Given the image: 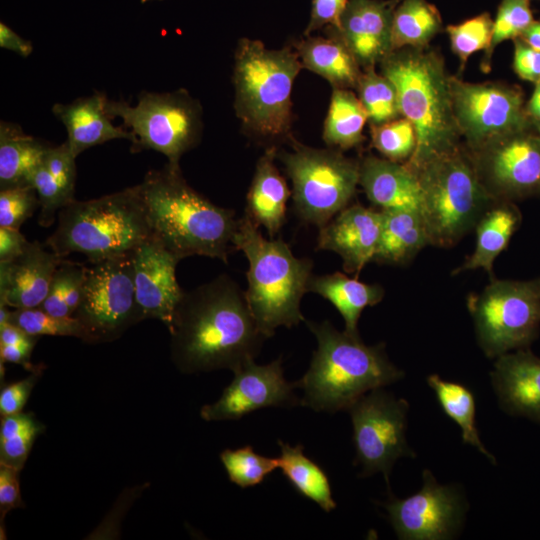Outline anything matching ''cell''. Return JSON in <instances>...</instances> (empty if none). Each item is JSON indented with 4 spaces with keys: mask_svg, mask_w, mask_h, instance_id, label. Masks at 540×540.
I'll return each mask as SVG.
<instances>
[{
    "mask_svg": "<svg viewBox=\"0 0 540 540\" xmlns=\"http://www.w3.org/2000/svg\"><path fill=\"white\" fill-rule=\"evenodd\" d=\"M521 221V211L512 201L495 200L474 228L476 243L473 253L453 273L482 268L493 279V263L507 247Z\"/></svg>",
    "mask_w": 540,
    "mask_h": 540,
    "instance_id": "484cf974",
    "label": "cell"
},
{
    "mask_svg": "<svg viewBox=\"0 0 540 540\" xmlns=\"http://www.w3.org/2000/svg\"><path fill=\"white\" fill-rule=\"evenodd\" d=\"M275 147L268 148L259 158L246 197L245 213L257 226H263L273 238L286 221L290 190L275 166Z\"/></svg>",
    "mask_w": 540,
    "mask_h": 540,
    "instance_id": "d4e9b609",
    "label": "cell"
},
{
    "mask_svg": "<svg viewBox=\"0 0 540 540\" xmlns=\"http://www.w3.org/2000/svg\"><path fill=\"white\" fill-rule=\"evenodd\" d=\"M307 292L316 293L334 305L344 319L345 331L352 335H359L362 311L381 302L385 293L379 284L364 283L341 272L312 275Z\"/></svg>",
    "mask_w": 540,
    "mask_h": 540,
    "instance_id": "83f0119b",
    "label": "cell"
},
{
    "mask_svg": "<svg viewBox=\"0 0 540 540\" xmlns=\"http://www.w3.org/2000/svg\"><path fill=\"white\" fill-rule=\"evenodd\" d=\"M398 0H349L338 27L330 28L360 67L374 68L392 52V18Z\"/></svg>",
    "mask_w": 540,
    "mask_h": 540,
    "instance_id": "d6986e66",
    "label": "cell"
},
{
    "mask_svg": "<svg viewBox=\"0 0 540 540\" xmlns=\"http://www.w3.org/2000/svg\"><path fill=\"white\" fill-rule=\"evenodd\" d=\"M520 38L540 51V20H534Z\"/></svg>",
    "mask_w": 540,
    "mask_h": 540,
    "instance_id": "9f6ffc18",
    "label": "cell"
},
{
    "mask_svg": "<svg viewBox=\"0 0 540 540\" xmlns=\"http://www.w3.org/2000/svg\"><path fill=\"white\" fill-rule=\"evenodd\" d=\"M382 228V211L361 204L347 206L319 228L317 249L333 251L343 269L356 276L373 261Z\"/></svg>",
    "mask_w": 540,
    "mask_h": 540,
    "instance_id": "ffe728a7",
    "label": "cell"
},
{
    "mask_svg": "<svg viewBox=\"0 0 540 540\" xmlns=\"http://www.w3.org/2000/svg\"><path fill=\"white\" fill-rule=\"evenodd\" d=\"M427 383L434 391L444 413L461 429L463 443L472 445L492 464L496 458L483 445L476 427V405L472 391L465 385L442 379L437 374L427 377Z\"/></svg>",
    "mask_w": 540,
    "mask_h": 540,
    "instance_id": "836d02e7",
    "label": "cell"
},
{
    "mask_svg": "<svg viewBox=\"0 0 540 540\" xmlns=\"http://www.w3.org/2000/svg\"><path fill=\"white\" fill-rule=\"evenodd\" d=\"M51 145L24 132L20 125L0 122V190L28 186Z\"/></svg>",
    "mask_w": 540,
    "mask_h": 540,
    "instance_id": "f546056e",
    "label": "cell"
},
{
    "mask_svg": "<svg viewBox=\"0 0 540 540\" xmlns=\"http://www.w3.org/2000/svg\"><path fill=\"white\" fill-rule=\"evenodd\" d=\"M294 47L304 68L322 76L333 88H356L360 65L344 42L332 31L329 37L305 36Z\"/></svg>",
    "mask_w": 540,
    "mask_h": 540,
    "instance_id": "4316f807",
    "label": "cell"
},
{
    "mask_svg": "<svg viewBox=\"0 0 540 540\" xmlns=\"http://www.w3.org/2000/svg\"><path fill=\"white\" fill-rule=\"evenodd\" d=\"M151 235L136 185L96 199L72 200L59 211L46 244L63 258L76 252L93 263L132 253Z\"/></svg>",
    "mask_w": 540,
    "mask_h": 540,
    "instance_id": "8992f818",
    "label": "cell"
},
{
    "mask_svg": "<svg viewBox=\"0 0 540 540\" xmlns=\"http://www.w3.org/2000/svg\"><path fill=\"white\" fill-rule=\"evenodd\" d=\"M368 120L360 99L349 89L333 88L324 122L323 139L330 147L346 150L362 143Z\"/></svg>",
    "mask_w": 540,
    "mask_h": 540,
    "instance_id": "1f68e13d",
    "label": "cell"
},
{
    "mask_svg": "<svg viewBox=\"0 0 540 540\" xmlns=\"http://www.w3.org/2000/svg\"><path fill=\"white\" fill-rule=\"evenodd\" d=\"M349 0H313L309 23L304 35L324 28H337Z\"/></svg>",
    "mask_w": 540,
    "mask_h": 540,
    "instance_id": "7dc6e473",
    "label": "cell"
},
{
    "mask_svg": "<svg viewBox=\"0 0 540 540\" xmlns=\"http://www.w3.org/2000/svg\"><path fill=\"white\" fill-rule=\"evenodd\" d=\"M29 184L34 187L40 202L38 222L49 227L55 222L56 214L70 203L71 198L42 163L30 177Z\"/></svg>",
    "mask_w": 540,
    "mask_h": 540,
    "instance_id": "b9f144b4",
    "label": "cell"
},
{
    "mask_svg": "<svg viewBox=\"0 0 540 540\" xmlns=\"http://www.w3.org/2000/svg\"><path fill=\"white\" fill-rule=\"evenodd\" d=\"M356 88L371 125L386 123L400 115L394 85L374 68L362 72Z\"/></svg>",
    "mask_w": 540,
    "mask_h": 540,
    "instance_id": "d590c367",
    "label": "cell"
},
{
    "mask_svg": "<svg viewBox=\"0 0 540 540\" xmlns=\"http://www.w3.org/2000/svg\"><path fill=\"white\" fill-rule=\"evenodd\" d=\"M106 95L96 92L70 103H56L52 107L54 116L67 131L65 141L77 158L83 151L115 139L135 143V135L125 126H115L105 111Z\"/></svg>",
    "mask_w": 540,
    "mask_h": 540,
    "instance_id": "603a6c76",
    "label": "cell"
},
{
    "mask_svg": "<svg viewBox=\"0 0 540 540\" xmlns=\"http://www.w3.org/2000/svg\"><path fill=\"white\" fill-rule=\"evenodd\" d=\"M8 323L34 336H72L83 341L85 339V330L77 318L53 316L39 307L11 310Z\"/></svg>",
    "mask_w": 540,
    "mask_h": 540,
    "instance_id": "f35d334b",
    "label": "cell"
},
{
    "mask_svg": "<svg viewBox=\"0 0 540 540\" xmlns=\"http://www.w3.org/2000/svg\"><path fill=\"white\" fill-rule=\"evenodd\" d=\"M467 307L487 357L528 348L540 329V277L493 278L480 293L468 296Z\"/></svg>",
    "mask_w": 540,
    "mask_h": 540,
    "instance_id": "30bf717a",
    "label": "cell"
},
{
    "mask_svg": "<svg viewBox=\"0 0 540 540\" xmlns=\"http://www.w3.org/2000/svg\"><path fill=\"white\" fill-rule=\"evenodd\" d=\"M533 125L535 127V130H536L537 134L540 137V123L539 122H533Z\"/></svg>",
    "mask_w": 540,
    "mask_h": 540,
    "instance_id": "680465c9",
    "label": "cell"
},
{
    "mask_svg": "<svg viewBox=\"0 0 540 540\" xmlns=\"http://www.w3.org/2000/svg\"><path fill=\"white\" fill-rule=\"evenodd\" d=\"M421 489L399 499L390 494L382 505L399 539L444 540L461 528L466 502L455 486L441 485L432 472L422 473Z\"/></svg>",
    "mask_w": 540,
    "mask_h": 540,
    "instance_id": "9a60e30c",
    "label": "cell"
},
{
    "mask_svg": "<svg viewBox=\"0 0 540 540\" xmlns=\"http://www.w3.org/2000/svg\"><path fill=\"white\" fill-rule=\"evenodd\" d=\"M234 245L249 263L245 295L260 332L269 338L278 327L305 321L300 305L313 275L312 260L295 257L282 239L264 238L246 214L238 219Z\"/></svg>",
    "mask_w": 540,
    "mask_h": 540,
    "instance_id": "5b68a950",
    "label": "cell"
},
{
    "mask_svg": "<svg viewBox=\"0 0 540 540\" xmlns=\"http://www.w3.org/2000/svg\"><path fill=\"white\" fill-rule=\"evenodd\" d=\"M381 211L382 228L373 261L394 265L404 264L426 245H430L420 210Z\"/></svg>",
    "mask_w": 540,
    "mask_h": 540,
    "instance_id": "f1b7e54d",
    "label": "cell"
},
{
    "mask_svg": "<svg viewBox=\"0 0 540 540\" xmlns=\"http://www.w3.org/2000/svg\"><path fill=\"white\" fill-rule=\"evenodd\" d=\"M304 68L296 50L267 49L242 38L235 51V111L244 127L269 139L285 137L291 127V93Z\"/></svg>",
    "mask_w": 540,
    "mask_h": 540,
    "instance_id": "52a82bcc",
    "label": "cell"
},
{
    "mask_svg": "<svg viewBox=\"0 0 540 540\" xmlns=\"http://www.w3.org/2000/svg\"><path fill=\"white\" fill-rule=\"evenodd\" d=\"M306 324L317 349L307 372L295 382L304 393L300 405L318 412L347 410L369 391L404 377L389 360L383 343L366 345L359 335L340 332L329 321Z\"/></svg>",
    "mask_w": 540,
    "mask_h": 540,
    "instance_id": "3957f363",
    "label": "cell"
},
{
    "mask_svg": "<svg viewBox=\"0 0 540 540\" xmlns=\"http://www.w3.org/2000/svg\"><path fill=\"white\" fill-rule=\"evenodd\" d=\"M413 171L421 187L420 213L430 245L454 246L495 201L481 181L473 156L460 146Z\"/></svg>",
    "mask_w": 540,
    "mask_h": 540,
    "instance_id": "ba28073f",
    "label": "cell"
},
{
    "mask_svg": "<svg viewBox=\"0 0 540 540\" xmlns=\"http://www.w3.org/2000/svg\"><path fill=\"white\" fill-rule=\"evenodd\" d=\"M40 208L33 186L0 190V227L19 229Z\"/></svg>",
    "mask_w": 540,
    "mask_h": 540,
    "instance_id": "7bdbcfd3",
    "label": "cell"
},
{
    "mask_svg": "<svg viewBox=\"0 0 540 540\" xmlns=\"http://www.w3.org/2000/svg\"><path fill=\"white\" fill-rule=\"evenodd\" d=\"M63 260L38 241L29 242L16 259L0 263V303L13 309L39 307Z\"/></svg>",
    "mask_w": 540,
    "mask_h": 540,
    "instance_id": "44dd1931",
    "label": "cell"
},
{
    "mask_svg": "<svg viewBox=\"0 0 540 540\" xmlns=\"http://www.w3.org/2000/svg\"><path fill=\"white\" fill-rule=\"evenodd\" d=\"M132 253L86 267L80 301L73 314L85 330V342L112 341L143 320L136 300Z\"/></svg>",
    "mask_w": 540,
    "mask_h": 540,
    "instance_id": "7c38bea8",
    "label": "cell"
},
{
    "mask_svg": "<svg viewBox=\"0 0 540 540\" xmlns=\"http://www.w3.org/2000/svg\"><path fill=\"white\" fill-rule=\"evenodd\" d=\"M278 444L281 449L279 468L292 487L325 512L334 510L336 502L326 472L304 454L302 445L291 446L281 440Z\"/></svg>",
    "mask_w": 540,
    "mask_h": 540,
    "instance_id": "4dcf8cb0",
    "label": "cell"
},
{
    "mask_svg": "<svg viewBox=\"0 0 540 540\" xmlns=\"http://www.w3.org/2000/svg\"><path fill=\"white\" fill-rule=\"evenodd\" d=\"M105 111L111 119L120 118L135 135L131 151H157L174 166H180L181 157L201 138V106L183 89L164 93L142 91L135 105L107 98Z\"/></svg>",
    "mask_w": 540,
    "mask_h": 540,
    "instance_id": "9c48e42d",
    "label": "cell"
},
{
    "mask_svg": "<svg viewBox=\"0 0 540 540\" xmlns=\"http://www.w3.org/2000/svg\"><path fill=\"white\" fill-rule=\"evenodd\" d=\"M76 157L72 154L66 142L59 146H50L43 164L61 185L63 190L74 198L77 177Z\"/></svg>",
    "mask_w": 540,
    "mask_h": 540,
    "instance_id": "ee69618b",
    "label": "cell"
},
{
    "mask_svg": "<svg viewBox=\"0 0 540 540\" xmlns=\"http://www.w3.org/2000/svg\"><path fill=\"white\" fill-rule=\"evenodd\" d=\"M292 151L277 153L293 185L299 218L323 227L349 206L359 184V162L338 149H318L298 142Z\"/></svg>",
    "mask_w": 540,
    "mask_h": 540,
    "instance_id": "8fae6325",
    "label": "cell"
},
{
    "mask_svg": "<svg viewBox=\"0 0 540 540\" xmlns=\"http://www.w3.org/2000/svg\"><path fill=\"white\" fill-rule=\"evenodd\" d=\"M371 142L386 159L407 162L416 148V133L406 118L394 119L383 124L371 125Z\"/></svg>",
    "mask_w": 540,
    "mask_h": 540,
    "instance_id": "ab89813d",
    "label": "cell"
},
{
    "mask_svg": "<svg viewBox=\"0 0 540 540\" xmlns=\"http://www.w3.org/2000/svg\"><path fill=\"white\" fill-rule=\"evenodd\" d=\"M7 307V305L0 303V325L8 323L11 310Z\"/></svg>",
    "mask_w": 540,
    "mask_h": 540,
    "instance_id": "6f0895ef",
    "label": "cell"
},
{
    "mask_svg": "<svg viewBox=\"0 0 540 540\" xmlns=\"http://www.w3.org/2000/svg\"><path fill=\"white\" fill-rule=\"evenodd\" d=\"M136 300L143 319L152 318L169 328L185 291L176 280L180 259L151 235L132 253Z\"/></svg>",
    "mask_w": 540,
    "mask_h": 540,
    "instance_id": "ac0fdd59",
    "label": "cell"
},
{
    "mask_svg": "<svg viewBox=\"0 0 540 540\" xmlns=\"http://www.w3.org/2000/svg\"><path fill=\"white\" fill-rule=\"evenodd\" d=\"M152 235L180 260L205 256L228 263L236 250L238 219L215 205L184 179L180 166L168 162L149 171L138 184Z\"/></svg>",
    "mask_w": 540,
    "mask_h": 540,
    "instance_id": "7a4b0ae2",
    "label": "cell"
},
{
    "mask_svg": "<svg viewBox=\"0 0 540 540\" xmlns=\"http://www.w3.org/2000/svg\"><path fill=\"white\" fill-rule=\"evenodd\" d=\"M74 263L63 260L51 280L46 298L39 308L57 317L72 316L65 302Z\"/></svg>",
    "mask_w": 540,
    "mask_h": 540,
    "instance_id": "f6af8a7d",
    "label": "cell"
},
{
    "mask_svg": "<svg viewBox=\"0 0 540 540\" xmlns=\"http://www.w3.org/2000/svg\"><path fill=\"white\" fill-rule=\"evenodd\" d=\"M35 344L2 345L0 344V360L3 363L10 362L22 365L25 369L34 372L40 368L30 363V356Z\"/></svg>",
    "mask_w": 540,
    "mask_h": 540,
    "instance_id": "816d5d0a",
    "label": "cell"
},
{
    "mask_svg": "<svg viewBox=\"0 0 540 540\" xmlns=\"http://www.w3.org/2000/svg\"><path fill=\"white\" fill-rule=\"evenodd\" d=\"M18 470L0 464V515L1 521L12 509L24 507L21 498Z\"/></svg>",
    "mask_w": 540,
    "mask_h": 540,
    "instance_id": "681fc988",
    "label": "cell"
},
{
    "mask_svg": "<svg viewBox=\"0 0 540 540\" xmlns=\"http://www.w3.org/2000/svg\"><path fill=\"white\" fill-rule=\"evenodd\" d=\"M148 1H152V0H142V2H148Z\"/></svg>",
    "mask_w": 540,
    "mask_h": 540,
    "instance_id": "91938a15",
    "label": "cell"
},
{
    "mask_svg": "<svg viewBox=\"0 0 540 540\" xmlns=\"http://www.w3.org/2000/svg\"><path fill=\"white\" fill-rule=\"evenodd\" d=\"M168 330L171 359L184 373L234 371L254 360L267 339L245 292L226 274L184 292Z\"/></svg>",
    "mask_w": 540,
    "mask_h": 540,
    "instance_id": "6da1fadb",
    "label": "cell"
},
{
    "mask_svg": "<svg viewBox=\"0 0 540 540\" xmlns=\"http://www.w3.org/2000/svg\"><path fill=\"white\" fill-rule=\"evenodd\" d=\"M359 184L381 210H420L419 179L406 164L368 155L359 162Z\"/></svg>",
    "mask_w": 540,
    "mask_h": 540,
    "instance_id": "cb8c5ba5",
    "label": "cell"
},
{
    "mask_svg": "<svg viewBox=\"0 0 540 540\" xmlns=\"http://www.w3.org/2000/svg\"><path fill=\"white\" fill-rule=\"evenodd\" d=\"M514 41L513 69L519 78L531 83L540 82V51L520 37Z\"/></svg>",
    "mask_w": 540,
    "mask_h": 540,
    "instance_id": "c3c4849f",
    "label": "cell"
},
{
    "mask_svg": "<svg viewBox=\"0 0 540 540\" xmlns=\"http://www.w3.org/2000/svg\"><path fill=\"white\" fill-rule=\"evenodd\" d=\"M495 394L504 411L540 423V358L528 348L496 358L491 372Z\"/></svg>",
    "mask_w": 540,
    "mask_h": 540,
    "instance_id": "7402d4cb",
    "label": "cell"
},
{
    "mask_svg": "<svg viewBox=\"0 0 540 540\" xmlns=\"http://www.w3.org/2000/svg\"><path fill=\"white\" fill-rule=\"evenodd\" d=\"M379 64L381 74L396 89L400 115L415 129L416 148L405 164L415 170L459 147L450 76L441 55L426 47H405L390 52Z\"/></svg>",
    "mask_w": 540,
    "mask_h": 540,
    "instance_id": "277c9868",
    "label": "cell"
},
{
    "mask_svg": "<svg viewBox=\"0 0 540 540\" xmlns=\"http://www.w3.org/2000/svg\"><path fill=\"white\" fill-rule=\"evenodd\" d=\"M526 111L533 122L540 123V82L535 84L533 93L526 104Z\"/></svg>",
    "mask_w": 540,
    "mask_h": 540,
    "instance_id": "11a10c76",
    "label": "cell"
},
{
    "mask_svg": "<svg viewBox=\"0 0 540 540\" xmlns=\"http://www.w3.org/2000/svg\"><path fill=\"white\" fill-rule=\"evenodd\" d=\"M43 429V425L28 413L1 416L0 464L21 471L34 440Z\"/></svg>",
    "mask_w": 540,
    "mask_h": 540,
    "instance_id": "e575fe53",
    "label": "cell"
},
{
    "mask_svg": "<svg viewBox=\"0 0 540 540\" xmlns=\"http://www.w3.org/2000/svg\"><path fill=\"white\" fill-rule=\"evenodd\" d=\"M493 22L488 13H483L460 24L447 26L450 46L460 60L461 69L472 54L489 47Z\"/></svg>",
    "mask_w": 540,
    "mask_h": 540,
    "instance_id": "60d3db41",
    "label": "cell"
},
{
    "mask_svg": "<svg viewBox=\"0 0 540 540\" xmlns=\"http://www.w3.org/2000/svg\"><path fill=\"white\" fill-rule=\"evenodd\" d=\"M40 370L31 372L26 378L6 385L0 393V414L8 416L22 412L33 387L35 386Z\"/></svg>",
    "mask_w": 540,
    "mask_h": 540,
    "instance_id": "bcb514c9",
    "label": "cell"
},
{
    "mask_svg": "<svg viewBox=\"0 0 540 540\" xmlns=\"http://www.w3.org/2000/svg\"><path fill=\"white\" fill-rule=\"evenodd\" d=\"M37 339L38 336L28 334L14 324L0 325V344L2 345L36 344Z\"/></svg>",
    "mask_w": 540,
    "mask_h": 540,
    "instance_id": "db71d44e",
    "label": "cell"
},
{
    "mask_svg": "<svg viewBox=\"0 0 540 540\" xmlns=\"http://www.w3.org/2000/svg\"><path fill=\"white\" fill-rule=\"evenodd\" d=\"M0 47L22 57H28L33 51V45L30 41L22 38L3 22L0 23Z\"/></svg>",
    "mask_w": 540,
    "mask_h": 540,
    "instance_id": "f5cc1de1",
    "label": "cell"
},
{
    "mask_svg": "<svg viewBox=\"0 0 540 540\" xmlns=\"http://www.w3.org/2000/svg\"><path fill=\"white\" fill-rule=\"evenodd\" d=\"M409 403L383 388L369 391L347 411L353 427L356 463L360 476L381 472L387 484L395 462L401 457H416L407 444L406 428Z\"/></svg>",
    "mask_w": 540,
    "mask_h": 540,
    "instance_id": "5bb4252c",
    "label": "cell"
},
{
    "mask_svg": "<svg viewBox=\"0 0 540 540\" xmlns=\"http://www.w3.org/2000/svg\"><path fill=\"white\" fill-rule=\"evenodd\" d=\"M473 159L485 188L495 200L540 194V137L530 130L497 140Z\"/></svg>",
    "mask_w": 540,
    "mask_h": 540,
    "instance_id": "2e32d148",
    "label": "cell"
},
{
    "mask_svg": "<svg viewBox=\"0 0 540 540\" xmlns=\"http://www.w3.org/2000/svg\"><path fill=\"white\" fill-rule=\"evenodd\" d=\"M453 113L472 152L502 138L529 131L533 121L520 88L502 83H470L450 76Z\"/></svg>",
    "mask_w": 540,
    "mask_h": 540,
    "instance_id": "4fadbf2b",
    "label": "cell"
},
{
    "mask_svg": "<svg viewBox=\"0 0 540 540\" xmlns=\"http://www.w3.org/2000/svg\"><path fill=\"white\" fill-rule=\"evenodd\" d=\"M29 241L19 229L0 227V263H8L20 256Z\"/></svg>",
    "mask_w": 540,
    "mask_h": 540,
    "instance_id": "f907efd6",
    "label": "cell"
},
{
    "mask_svg": "<svg viewBox=\"0 0 540 540\" xmlns=\"http://www.w3.org/2000/svg\"><path fill=\"white\" fill-rule=\"evenodd\" d=\"M392 18V51L426 47L442 30L437 8L426 0H398Z\"/></svg>",
    "mask_w": 540,
    "mask_h": 540,
    "instance_id": "d6a6232c",
    "label": "cell"
},
{
    "mask_svg": "<svg viewBox=\"0 0 540 540\" xmlns=\"http://www.w3.org/2000/svg\"><path fill=\"white\" fill-rule=\"evenodd\" d=\"M534 21L529 0H502L495 21L489 47L485 50L482 69L487 72L496 46L506 40H514Z\"/></svg>",
    "mask_w": 540,
    "mask_h": 540,
    "instance_id": "74e56055",
    "label": "cell"
},
{
    "mask_svg": "<svg viewBox=\"0 0 540 540\" xmlns=\"http://www.w3.org/2000/svg\"><path fill=\"white\" fill-rule=\"evenodd\" d=\"M220 459L230 481L240 488L262 483L267 475L279 468L278 458L258 454L249 445L235 450L226 449L220 454Z\"/></svg>",
    "mask_w": 540,
    "mask_h": 540,
    "instance_id": "8d00e7d4",
    "label": "cell"
},
{
    "mask_svg": "<svg viewBox=\"0 0 540 540\" xmlns=\"http://www.w3.org/2000/svg\"><path fill=\"white\" fill-rule=\"evenodd\" d=\"M233 373L234 378L221 397L201 408L204 420H237L259 409L300 404L301 399L294 393L296 384L285 379L280 358L266 365L250 360Z\"/></svg>",
    "mask_w": 540,
    "mask_h": 540,
    "instance_id": "e0dca14e",
    "label": "cell"
}]
</instances>
